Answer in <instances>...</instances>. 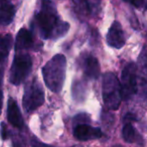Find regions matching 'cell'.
Masks as SVG:
<instances>
[{"label":"cell","instance_id":"obj_1","mask_svg":"<svg viewBox=\"0 0 147 147\" xmlns=\"http://www.w3.org/2000/svg\"><path fill=\"white\" fill-rule=\"evenodd\" d=\"M35 22L40 35L44 40H57L65 35L70 28L68 22L60 19L53 3L42 0L35 15Z\"/></svg>","mask_w":147,"mask_h":147},{"label":"cell","instance_id":"obj_2","mask_svg":"<svg viewBox=\"0 0 147 147\" xmlns=\"http://www.w3.org/2000/svg\"><path fill=\"white\" fill-rule=\"evenodd\" d=\"M66 59L63 54L53 56L42 68V76L47 87L54 93L63 88L65 79Z\"/></svg>","mask_w":147,"mask_h":147},{"label":"cell","instance_id":"obj_3","mask_svg":"<svg viewBox=\"0 0 147 147\" xmlns=\"http://www.w3.org/2000/svg\"><path fill=\"white\" fill-rule=\"evenodd\" d=\"M102 99L105 107L110 110H117L121 105L122 100L121 84L112 72H107L103 75Z\"/></svg>","mask_w":147,"mask_h":147},{"label":"cell","instance_id":"obj_4","mask_svg":"<svg viewBox=\"0 0 147 147\" xmlns=\"http://www.w3.org/2000/svg\"><path fill=\"white\" fill-rule=\"evenodd\" d=\"M33 62L27 53L16 54L9 71V82L17 86L25 81L32 71Z\"/></svg>","mask_w":147,"mask_h":147},{"label":"cell","instance_id":"obj_5","mask_svg":"<svg viewBox=\"0 0 147 147\" xmlns=\"http://www.w3.org/2000/svg\"><path fill=\"white\" fill-rule=\"evenodd\" d=\"M45 101V94L41 84L36 78L31 80L24 89L22 106L27 113L35 111Z\"/></svg>","mask_w":147,"mask_h":147},{"label":"cell","instance_id":"obj_6","mask_svg":"<svg viewBox=\"0 0 147 147\" xmlns=\"http://www.w3.org/2000/svg\"><path fill=\"white\" fill-rule=\"evenodd\" d=\"M137 72V65L134 63H129L124 67L120 83L122 100H129L136 94L138 90Z\"/></svg>","mask_w":147,"mask_h":147},{"label":"cell","instance_id":"obj_7","mask_svg":"<svg viewBox=\"0 0 147 147\" xmlns=\"http://www.w3.org/2000/svg\"><path fill=\"white\" fill-rule=\"evenodd\" d=\"M73 136L80 141H90L100 139L102 136V133L99 127H91L86 122H83L75 124Z\"/></svg>","mask_w":147,"mask_h":147},{"label":"cell","instance_id":"obj_8","mask_svg":"<svg viewBox=\"0 0 147 147\" xmlns=\"http://www.w3.org/2000/svg\"><path fill=\"white\" fill-rule=\"evenodd\" d=\"M107 43L111 47L120 49L124 47L126 43V37L121 22L115 21L109 29L106 36Z\"/></svg>","mask_w":147,"mask_h":147},{"label":"cell","instance_id":"obj_9","mask_svg":"<svg viewBox=\"0 0 147 147\" xmlns=\"http://www.w3.org/2000/svg\"><path fill=\"white\" fill-rule=\"evenodd\" d=\"M81 66L85 76L90 79H97L100 75V65L96 57L86 54L81 62Z\"/></svg>","mask_w":147,"mask_h":147},{"label":"cell","instance_id":"obj_10","mask_svg":"<svg viewBox=\"0 0 147 147\" xmlns=\"http://www.w3.org/2000/svg\"><path fill=\"white\" fill-rule=\"evenodd\" d=\"M7 118L9 122L15 127L22 128L24 122L19 109L18 104L15 99L9 97L8 100V107H7Z\"/></svg>","mask_w":147,"mask_h":147},{"label":"cell","instance_id":"obj_11","mask_svg":"<svg viewBox=\"0 0 147 147\" xmlns=\"http://www.w3.org/2000/svg\"><path fill=\"white\" fill-rule=\"evenodd\" d=\"M34 42L32 33L26 28H21L17 33L16 38V44H15L16 52L32 49L34 48Z\"/></svg>","mask_w":147,"mask_h":147},{"label":"cell","instance_id":"obj_12","mask_svg":"<svg viewBox=\"0 0 147 147\" xmlns=\"http://www.w3.org/2000/svg\"><path fill=\"white\" fill-rule=\"evenodd\" d=\"M15 6L7 0H0V25H9L14 20Z\"/></svg>","mask_w":147,"mask_h":147},{"label":"cell","instance_id":"obj_13","mask_svg":"<svg viewBox=\"0 0 147 147\" xmlns=\"http://www.w3.org/2000/svg\"><path fill=\"white\" fill-rule=\"evenodd\" d=\"M137 70L140 73V78L142 85L147 84V47L144 46L139 59H138V67Z\"/></svg>","mask_w":147,"mask_h":147},{"label":"cell","instance_id":"obj_14","mask_svg":"<svg viewBox=\"0 0 147 147\" xmlns=\"http://www.w3.org/2000/svg\"><path fill=\"white\" fill-rule=\"evenodd\" d=\"M122 137L124 140L129 144H133V143L140 144V141H142L141 137L140 136L139 133L136 131V129L134 127V126L130 122L127 123L124 126L122 129Z\"/></svg>","mask_w":147,"mask_h":147},{"label":"cell","instance_id":"obj_15","mask_svg":"<svg viewBox=\"0 0 147 147\" xmlns=\"http://www.w3.org/2000/svg\"><path fill=\"white\" fill-rule=\"evenodd\" d=\"M85 11L92 16H96L101 9V0H78Z\"/></svg>","mask_w":147,"mask_h":147},{"label":"cell","instance_id":"obj_16","mask_svg":"<svg viewBox=\"0 0 147 147\" xmlns=\"http://www.w3.org/2000/svg\"><path fill=\"white\" fill-rule=\"evenodd\" d=\"M12 44H13V40L11 34H0V50L9 53V52L12 47Z\"/></svg>","mask_w":147,"mask_h":147},{"label":"cell","instance_id":"obj_17","mask_svg":"<svg viewBox=\"0 0 147 147\" xmlns=\"http://www.w3.org/2000/svg\"><path fill=\"white\" fill-rule=\"evenodd\" d=\"M7 57H8V53L0 50V85L2 84L3 79L4 70L7 63Z\"/></svg>","mask_w":147,"mask_h":147},{"label":"cell","instance_id":"obj_18","mask_svg":"<svg viewBox=\"0 0 147 147\" xmlns=\"http://www.w3.org/2000/svg\"><path fill=\"white\" fill-rule=\"evenodd\" d=\"M72 95L75 99H82L84 95V89L83 88V84L80 82L73 84L72 87Z\"/></svg>","mask_w":147,"mask_h":147},{"label":"cell","instance_id":"obj_19","mask_svg":"<svg viewBox=\"0 0 147 147\" xmlns=\"http://www.w3.org/2000/svg\"><path fill=\"white\" fill-rule=\"evenodd\" d=\"M135 8L142 10H147V0H127Z\"/></svg>","mask_w":147,"mask_h":147},{"label":"cell","instance_id":"obj_20","mask_svg":"<svg viewBox=\"0 0 147 147\" xmlns=\"http://www.w3.org/2000/svg\"><path fill=\"white\" fill-rule=\"evenodd\" d=\"M1 136H2V139L3 140H7L8 139V136H9V134H8V129L5 126V124L3 122L1 123Z\"/></svg>","mask_w":147,"mask_h":147},{"label":"cell","instance_id":"obj_21","mask_svg":"<svg viewBox=\"0 0 147 147\" xmlns=\"http://www.w3.org/2000/svg\"><path fill=\"white\" fill-rule=\"evenodd\" d=\"M3 92L2 90H0V115H1V112H2V108H3Z\"/></svg>","mask_w":147,"mask_h":147},{"label":"cell","instance_id":"obj_22","mask_svg":"<svg viewBox=\"0 0 147 147\" xmlns=\"http://www.w3.org/2000/svg\"><path fill=\"white\" fill-rule=\"evenodd\" d=\"M125 1H127V0H125Z\"/></svg>","mask_w":147,"mask_h":147}]
</instances>
